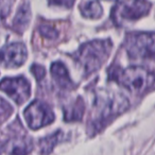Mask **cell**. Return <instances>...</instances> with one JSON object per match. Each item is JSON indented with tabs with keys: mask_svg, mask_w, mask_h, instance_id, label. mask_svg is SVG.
I'll use <instances>...</instances> for the list:
<instances>
[{
	"mask_svg": "<svg viewBox=\"0 0 155 155\" xmlns=\"http://www.w3.org/2000/svg\"><path fill=\"white\" fill-rule=\"evenodd\" d=\"M127 50L131 58H153L154 35L153 33H139L131 35L127 41Z\"/></svg>",
	"mask_w": 155,
	"mask_h": 155,
	"instance_id": "cell-5",
	"label": "cell"
},
{
	"mask_svg": "<svg viewBox=\"0 0 155 155\" xmlns=\"http://www.w3.org/2000/svg\"><path fill=\"white\" fill-rule=\"evenodd\" d=\"M25 117L32 130H38L50 124L54 120L52 110L41 101H34L31 103L25 112Z\"/></svg>",
	"mask_w": 155,
	"mask_h": 155,
	"instance_id": "cell-6",
	"label": "cell"
},
{
	"mask_svg": "<svg viewBox=\"0 0 155 155\" xmlns=\"http://www.w3.org/2000/svg\"><path fill=\"white\" fill-rule=\"evenodd\" d=\"M151 5L148 0H122L115 7L113 17L117 24L129 20H137L146 16Z\"/></svg>",
	"mask_w": 155,
	"mask_h": 155,
	"instance_id": "cell-4",
	"label": "cell"
},
{
	"mask_svg": "<svg viewBox=\"0 0 155 155\" xmlns=\"http://www.w3.org/2000/svg\"><path fill=\"white\" fill-rule=\"evenodd\" d=\"M112 44L110 41H93L85 44L77 53L78 63L86 74L97 71L110 55Z\"/></svg>",
	"mask_w": 155,
	"mask_h": 155,
	"instance_id": "cell-1",
	"label": "cell"
},
{
	"mask_svg": "<svg viewBox=\"0 0 155 155\" xmlns=\"http://www.w3.org/2000/svg\"><path fill=\"white\" fill-rule=\"evenodd\" d=\"M28 51L24 44L14 43L0 50V63L5 67H19L26 62Z\"/></svg>",
	"mask_w": 155,
	"mask_h": 155,
	"instance_id": "cell-8",
	"label": "cell"
},
{
	"mask_svg": "<svg viewBox=\"0 0 155 155\" xmlns=\"http://www.w3.org/2000/svg\"><path fill=\"white\" fill-rule=\"evenodd\" d=\"M0 91H5L19 105L24 104L30 97V84L22 77L5 79L0 82Z\"/></svg>",
	"mask_w": 155,
	"mask_h": 155,
	"instance_id": "cell-7",
	"label": "cell"
},
{
	"mask_svg": "<svg viewBox=\"0 0 155 155\" xmlns=\"http://www.w3.org/2000/svg\"><path fill=\"white\" fill-rule=\"evenodd\" d=\"M110 79L121 84L133 93H141L153 84V73L143 67L132 66L125 70H114Z\"/></svg>",
	"mask_w": 155,
	"mask_h": 155,
	"instance_id": "cell-2",
	"label": "cell"
},
{
	"mask_svg": "<svg viewBox=\"0 0 155 155\" xmlns=\"http://www.w3.org/2000/svg\"><path fill=\"white\" fill-rule=\"evenodd\" d=\"M84 102L81 98L77 100L74 103L70 104L65 108V120L67 121H78L81 120L84 114Z\"/></svg>",
	"mask_w": 155,
	"mask_h": 155,
	"instance_id": "cell-11",
	"label": "cell"
},
{
	"mask_svg": "<svg viewBox=\"0 0 155 155\" xmlns=\"http://www.w3.org/2000/svg\"><path fill=\"white\" fill-rule=\"evenodd\" d=\"M81 13L84 17L91 19H98L102 16V7L98 1H88L81 5Z\"/></svg>",
	"mask_w": 155,
	"mask_h": 155,
	"instance_id": "cell-12",
	"label": "cell"
},
{
	"mask_svg": "<svg viewBox=\"0 0 155 155\" xmlns=\"http://www.w3.org/2000/svg\"><path fill=\"white\" fill-rule=\"evenodd\" d=\"M10 112H12V107L9 105L8 102H5V100L2 99V98H0V116Z\"/></svg>",
	"mask_w": 155,
	"mask_h": 155,
	"instance_id": "cell-17",
	"label": "cell"
},
{
	"mask_svg": "<svg viewBox=\"0 0 155 155\" xmlns=\"http://www.w3.org/2000/svg\"><path fill=\"white\" fill-rule=\"evenodd\" d=\"M31 142L30 140L24 139V138H17V139H11L7 142L3 147L0 148V153L3 154H26L31 151Z\"/></svg>",
	"mask_w": 155,
	"mask_h": 155,
	"instance_id": "cell-9",
	"label": "cell"
},
{
	"mask_svg": "<svg viewBox=\"0 0 155 155\" xmlns=\"http://www.w3.org/2000/svg\"><path fill=\"white\" fill-rule=\"evenodd\" d=\"M31 18V12L29 9L28 5H24L22 8H20V10L17 12V15L15 16V19H14V28L16 30L22 31L26 29V27L28 26L29 21H30Z\"/></svg>",
	"mask_w": 155,
	"mask_h": 155,
	"instance_id": "cell-13",
	"label": "cell"
},
{
	"mask_svg": "<svg viewBox=\"0 0 155 155\" xmlns=\"http://www.w3.org/2000/svg\"><path fill=\"white\" fill-rule=\"evenodd\" d=\"M41 35H44V36L48 37V38H53V37H56L58 36V32H56V30H54L53 28H51V27H41Z\"/></svg>",
	"mask_w": 155,
	"mask_h": 155,
	"instance_id": "cell-14",
	"label": "cell"
},
{
	"mask_svg": "<svg viewBox=\"0 0 155 155\" xmlns=\"http://www.w3.org/2000/svg\"><path fill=\"white\" fill-rule=\"evenodd\" d=\"M129 101L127 98L119 94H112L104 91L102 95H99L96 100L95 107L96 115L95 121L103 122L110 118L121 114L129 107Z\"/></svg>",
	"mask_w": 155,
	"mask_h": 155,
	"instance_id": "cell-3",
	"label": "cell"
},
{
	"mask_svg": "<svg viewBox=\"0 0 155 155\" xmlns=\"http://www.w3.org/2000/svg\"><path fill=\"white\" fill-rule=\"evenodd\" d=\"M51 74L56 83L63 88H69L72 86V82L70 80L67 68L62 63L56 62L51 65Z\"/></svg>",
	"mask_w": 155,
	"mask_h": 155,
	"instance_id": "cell-10",
	"label": "cell"
},
{
	"mask_svg": "<svg viewBox=\"0 0 155 155\" xmlns=\"http://www.w3.org/2000/svg\"><path fill=\"white\" fill-rule=\"evenodd\" d=\"M49 2L51 5H62L65 8H70L73 5L74 0H49Z\"/></svg>",
	"mask_w": 155,
	"mask_h": 155,
	"instance_id": "cell-16",
	"label": "cell"
},
{
	"mask_svg": "<svg viewBox=\"0 0 155 155\" xmlns=\"http://www.w3.org/2000/svg\"><path fill=\"white\" fill-rule=\"evenodd\" d=\"M31 71H32V73L35 75V78H36L37 80H41L46 74L45 68L39 66V65H33V66L31 67Z\"/></svg>",
	"mask_w": 155,
	"mask_h": 155,
	"instance_id": "cell-15",
	"label": "cell"
}]
</instances>
